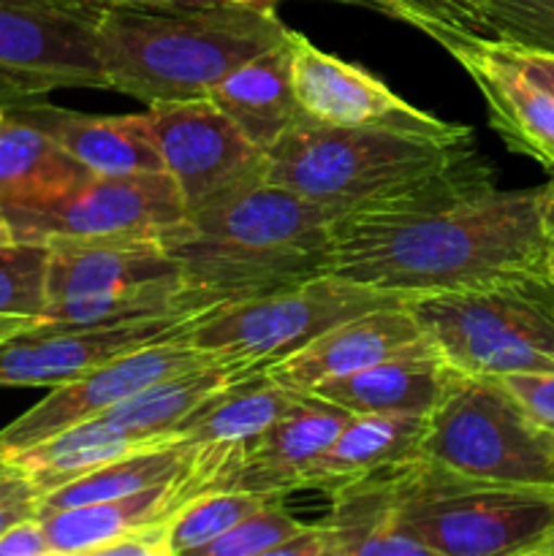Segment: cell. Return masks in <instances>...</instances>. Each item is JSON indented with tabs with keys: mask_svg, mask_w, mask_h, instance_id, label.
Instances as JSON below:
<instances>
[{
	"mask_svg": "<svg viewBox=\"0 0 554 556\" xmlns=\"http://www.w3.org/2000/svg\"><path fill=\"white\" fill-rule=\"evenodd\" d=\"M554 226V177L543 188L498 185L331 220L326 275L358 282L405 302L470 291L519 275L546 271Z\"/></svg>",
	"mask_w": 554,
	"mask_h": 556,
	"instance_id": "cell-1",
	"label": "cell"
},
{
	"mask_svg": "<svg viewBox=\"0 0 554 556\" xmlns=\"http://www.w3.org/2000/svg\"><path fill=\"white\" fill-rule=\"evenodd\" d=\"M266 182L335 217L451 199L494 185V172L465 139H429L394 128H348L299 119L269 152Z\"/></svg>",
	"mask_w": 554,
	"mask_h": 556,
	"instance_id": "cell-2",
	"label": "cell"
},
{
	"mask_svg": "<svg viewBox=\"0 0 554 556\" xmlns=\"http://www.w3.org/2000/svg\"><path fill=\"white\" fill-rule=\"evenodd\" d=\"M335 212L261 182L158 233L182 286L206 309L326 275Z\"/></svg>",
	"mask_w": 554,
	"mask_h": 556,
	"instance_id": "cell-3",
	"label": "cell"
},
{
	"mask_svg": "<svg viewBox=\"0 0 554 556\" xmlns=\"http://www.w3.org/2000/svg\"><path fill=\"white\" fill-rule=\"evenodd\" d=\"M286 38L288 27L272 3L112 5L98 25V58L109 90L150 106L210 98L234 68Z\"/></svg>",
	"mask_w": 554,
	"mask_h": 556,
	"instance_id": "cell-4",
	"label": "cell"
},
{
	"mask_svg": "<svg viewBox=\"0 0 554 556\" xmlns=\"http://www.w3.org/2000/svg\"><path fill=\"white\" fill-rule=\"evenodd\" d=\"M400 525L432 556H554V486H492L421 456L396 470Z\"/></svg>",
	"mask_w": 554,
	"mask_h": 556,
	"instance_id": "cell-5",
	"label": "cell"
},
{
	"mask_svg": "<svg viewBox=\"0 0 554 556\" xmlns=\"http://www.w3.org/2000/svg\"><path fill=\"white\" fill-rule=\"evenodd\" d=\"M429 345L467 375L554 372V277L519 275L405 302Z\"/></svg>",
	"mask_w": 554,
	"mask_h": 556,
	"instance_id": "cell-6",
	"label": "cell"
},
{
	"mask_svg": "<svg viewBox=\"0 0 554 556\" xmlns=\"http://www.w3.org/2000/svg\"><path fill=\"white\" fill-rule=\"evenodd\" d=\"M418 456L438 470L492 486H554V456L538 427L494 375L451 367L424 418Z\"/></svg>",
	"mask_w": 554,
	"mask_h": 556,
	"instance_id": "cell-7",
	"label": "cell"
},
{
	"mask_svg": "<svg viewBox=\"0 0 554 556\" xmlns=\"http://www.w3.org/2000/svg\"><path fill=\"white\" fill-rule=\"evenodd\" d=\"M405 299L335 275H318L264 296L221 304L196 315L185 340L212 362L255 372L302 351L331 326Z\"/></svg>",
	"mask_w": 554,
	"mask_h": 556,
	"instance_id": "cell-8",
	"label": "cell"
},
{
	"mask_svg": "<svg viewBox=\"0 0 554 556\" xmlns=\"http://www.w3.org/2000/svg\"><path fill=\"white\" fill-rule=\"evenodd\" d=\"M101 0H0V106L68 87L109 90Z\"/></svg>",
	"mask_w": 554,
	"mask_h": 556,
	"instance_id": "cell-9",
	"label": "cell"
},
{
	"mask_svg": "<svg viewBox=\"0 0 554 556\" xmlns=\"http://www.w3.org/2000/svg\"><path fill=\"white\" fill-rule=\"evenodd\" d=\"M130 117L158 150L163 172L177 182L185 215L266 182L269 155L210 98L150 103Z\"/></svg>",
	"mask_w": 554,
	"mask_h": 556,
	"instance_id": "cell-10",
	"label": "cell"
},
{
	"mask_svg": "<svg viewBox=\"0 0 554 556\" xmlns=\"http://www.w3.org/2000/svg\"><path fill=\"white\" fill-rule=\"evenodd\" d=\"M16 242L49 244L123 233H161L185 217L168 172L87 174L74 188L36 204L3 206Z\"/></svg>",
	"mask_w": 554,
	"mask_h": 556,
	"instance_id": "cell-11",
	"label": "cell"
},
{
	"mask_svg": "<svg viewBox=\"0 0 554 556\" xmlns=\"http://www.w3.org/2000/svg\"><path fill=\"white\" fill-rule=\"evenodd\" d=\"M204 364L217 362L190 345L182 334L119 353L92 372L71 383L54 386L38 405L0 429V451L16 454L22 448H30L58 434L60 429L103 416L114 405L130 400L158 380L204 367Z\"/></svg>",
	"mask_w": 554,
	"mask_h": 556,
	"instance_id": "cell-12",
	"label": "cell"
},
{
	"mask_svg": "<svg viewBox=\"0 0 554 556\" xmlns=\"http://www.w3.org/2000/svg\"><path fill=\"white\" fill-rule=\"evenodd\" d=\"M291 71L302 119L348 128H394L429 139H465L473 128L435 117L411 106L386 81L358 65L315 47L307 36L291 30Z\"/></svg>",
	"mask_w": 554,
	"mask_h": 556,
	"instance_id": "cell-13",
	"label": "cell"
},
{
	"mask_svg": "<svg viewBox=\"0 0 554 556\" xmlns=\"http://www.w3.org/2000/svg\"><path fill=\"white\" fill-rule=\"evenodd\" d=\"M193 318L172 315L96 329L33 326L0 340V389H54L71 383L119 353L182 334Z\"/></svg>",
	"mask_w": 554,
	"mask_h": 556,
	"instance_id": "cell-14",
	"label": "cell"
},
{
	"mask_svg": "<svg viewBox=\"0 0 554 556\" xmlns=\"http://www.w3.org/2000/svg\"><path fill=\"white\" fill-rule=\"evenodd\" d=\"M481 92L489 125L511 152L530 157L554 177V92L525 74L494 38L445 43Z\"/></svg>",
	"mask_w": 554,
	"mask_h": 556,
	"instance_id": "cell-15",
	"label": "cell"
},
{
	"mask_svg": "<svg viewBox=\"0 0 554 556\" xmlns=\"http://www.w3.org/2000/svg\"><path fill=\"white\" fill-rule=\"evenodd\" d=\"M424 348H432L424 329L405 304H396V307H380L331 326L313 342H307L302 351L272 364L264 372L275 383L307 394L315 386L348 378L386 358L424 351Z\"/></svg>",
	"mask_w": 554,
	"mask_h": 556,
	"instance_id": "cell-16",
	"label": "cell"
},
{
	"mask_svg": "<svg viewBox=\"0 0 554 556\" xmlns=\"http://www.w3.org/2000/svg\"><path fill=\"white\" fill-rule=\"evenodd\" d=\"M351 416V410L335 402L302 394L291 410L244 445L231 467L228 489H244L277 500L299 492L304 489L307 472L335 443Z\"/></svg>",
	"mask_w": 554,
	"mask_h": 556,
	"instance_id": "cell-17",
	"label": "cell"
},
{
	"mask_svg": "<svg viewBox=\"0 0 554 556\" xmlns=\"http://www.w3.org/2000/svg\"><path fill=\"white\" fill-rule=\"evenodd\" d=\"M47 250L49 302L179 280L177 264L168 258L158 233L63 239L49 242Z\"/></svg>",
	"mask_w": 554,
	"mask_h": 556,
	"instance_id": "cell-18",
	"label": "cell"
},
{
	"mask_svg": "<svg viewBox=\"0 0 554 556\" xmlns=\"http://www.w3.org/2000/svg\"><path fill=\"white\" fill-rule=\"evenodd\" d=\"M3 109L41 128L65 155L90 174L163 172L161 155L130 114L96 117L38 98L14 101Z\"/></svg>",
	"mask_w": 554,
	"mask_h": 556,
	"instance_id": "cell-19",
	"label": "cell"
},
{
	"mask_svg": "<svg viewBox=\"0 0 554 556\" xmlns=\"http://www.w3.org/2000/svg\"><path fill=\"white\" fill-rule=\"evenodd\" d=\"M210 101L255 147L269 152L302 119L293 92L291 30L282 43L234 68L210 92Z\"/></svg>",
	"mask_w": 554,
	"mask_h": 556,
	"instance_id": "cell-20",
	"label": "cell"
},
{
	"mask_svg": "<svg viewBox=\"0 0 554 556\" xmlns=\"http://www.w3.org/2000/svg\"><path fill=\"white\" fill-rule=\"evenodd\" d=\"M424 418L427 416L411 413H353L307 472L304 489L331 494L335 489L407 465L418 456Z\"/></svg>",
	"mask_w": 554,
	"mask_h": 556,
	"instance_id": "cell-21",
	"label": "cell"
},
{
	"mask_svg": "<svg viewBox=\"0 0 554 556\" xmlns=\"http://www.w3.org/2000/svg\"><path fill=\"white\" fill-rule=\"evenodd\" d=\"M396 470L364 478L329 494L331 514L320 521L329 556H432L400 525Z\"/></svg>",
	"mask_w": 554,
	"mask_h": 556,
	"instance_id": "cell-22",
	"label": "cell"
},
{
	"mask_svg": "<svg viewBox=\"0 0 554 556\" xmlns=\"http://www.w3.org/2000/svg\"><path fill=\"white\" fill-rule=\"evenodd\" d=\"M451 367L435 348L402 353L348 378L315 386L307 394L329 400L351 413H411L427 416L438 402Z\"/></svg>",
	"mask_w": 554,
	"mask_h": 556,
	"instance_id": "cell-23",
	"label": "cell"
},
{
	"mask_svg": "<svg viewBox=\"0 0 554 556\" xmlns=\"http://www.w3.org/2000/svg\"><path fill=\"white\" fill-rule=\"evenodd\" d=\"M299 391L275 383L264 369L242 375L204 402L182 427L179 443L190 448H217L242 454L244 445L269 429L286 410L299 402Z\"/></svg>",
	"mask_w": 554,
	"mask_h": 556,
	"instance_id": "cell-24",
	"label": "cell"
},
{
	"mask_svg": "<svg viewBox=\"0 0 554 556\" xmlns=\"http://www.w3.org/2000/svg\"><path fill=\"white\" fill-rule=\"evenodd\" d=\"M177 438H150V434L128 432L106 418H87L74 427L60 429L41 443L9 454L20 470H25L38 483L43 494L98 470L114 459L134 454V451L152 448Z\"/></svg>",
	"mask_w": 554,
	"mask_h": 556,
	"instance_id": "cell-25",
	"label": "cell"
},
{
	"mask_svg": "<svg viewBox=\"0 0 554 556\" xmlns=\"http://www.w3.org/2000/svg\"><path fill=\"white\" fill-rule=\"evenodd\" d=\"M87 174L41 128L5 112L0 128V210L54 199Z\"/></svg>",
	"mask_w": 554,
	"mask_h": 556,
	"instance_id": "cell-26",
	"label": "cell"
},
{
	"mask_svg": "<svg viewBox=\"0 0 554 556\" xmlns=\"http://www.w3.org/2000/svg\"><path fill=\"white\" fill-rule=\"evenodd\" d=\"M248 369L237 364H204L188 372L172 375L166 380L147 386L130 400L119 402L101 418L128 429V432L150 434V438H177V429L204 405L210 396L231 386Z\"/></svg>",
	"mask_w": 554,
	"mask_h": 556,
	"instance_id": "cell-27",
	"label": "cell"
},
{
	"mask_svg": "<svg viewBox=\"0 0 554 556\" xmlns=\"http://www.w3.org/2000/svg\"><path fill=\"white\" fill-rule=\"evenodd\" d=\"M199 313H206V307L182 286V280H168L98 293V296L49 302L36 326L41 329H96V326L136 324V320Z\"/></svg>",
	"mask_w": 554,
	"mask_h": 556,
	"instance_id": "cell-28",
	"label": "cell"
},
{
	"mask_svg": "<svg viewBox=\"0 0 554 556\" xmlns=\"http://www.w3.org/2000/svg\"><path fill=\"white\" fill-rule=\"evenodd\" d=\"M190 456H193V448L179 443V440H168V443L152 445V448L134 451V454L123 456V459L109 462V465L98 467V470L43 494L41 516L52 514V510L74 508V505L103 503V500L128 497V494L161 486V483L172 481L174 476L185 470Z\"/></svg>",
	"mask_w": 554,
	"mask_h": 556,
	"instance_id": "cell-29",
	"label": "cell"
},
{
	"mask_svg": "<svg viewBox=\"0 0 554 556\" xmlns=\"http://www.w3.org/2000/svg\"><path fill=\"white\" fill-rule=\"evenodd\" d=\"M269 500L266 494L244 492V489H210V492L196 494L190 503H185L168 525V543L172 556L199 554L206 543L221 538L239 521L248 519L259 508H264Z\"/></svg>",
	"mask_w": 554,
	"mask_h": 556,
	"instance_id": "cell-30",
	"label": "cell"
},
{
	"mask_svg": "<svg viewBox=\"0 0 554 556\" xmlns=\"http://www.w3.org/2000/svg\"><path fill=\"white\" fill-rule=\"evenodd\" d=\"M416 27L445 47L449 41L487 36L478 0H342ZM489 38V36H487Z\"/></svg>",
	"mask_w": 554,
	"mask_h": 556,
	"instance_id": "cell-31",
	"label": "cell"
},
{
	"mask_svg": "<svg viewBox=\"0 0 554 556\" xmlns=\"http://www.w3.org/2000/svg\"><path fill=\"white\" fill-rule=\"evenodd\" d=\"M47 244L16 242L0 250V318L38 324L47 309Z\"/></svg>",
	"mask_w": 554,
	"mask_h": 556,
	"instance_id": "cell-32",
	"label": "cell"
},
{
	"mask_svg": "<svg viewBox=\"0 0 554 556\" xmlns=\"http://www.w3.org/2000/svg\"><path fill=\"white\" fill-rule=\"evenodd\" d=\"M481 16L494 41L554 54V0H481Z\"/></svg>",
	"mask_w": 554,
	"mask_h": 556,
	"instance_id": "cell-33",
	"label": "cell"
},
{
	"mask_svg": "<svg viewBox=\"0 0 554 556\" xmlns=\"http://www.w3.org/2000/svg\"><path fill=\"white\" fill-rule=\"evenodd\" d=\"M304 521L286 514L280 500H269L264 508L250 514L221 538L206 543L201 556H272L286 541L304 530Z\"/></svg>",
	"mask_w": 554,
	"mask_h": 556,
	"instance_id": "cell-34",
	"label": "cell"
},
{
	"mask_svg": "<svg viewBox=\"0 0 554 556\" xmlns=\"http://www.w3.org/2000/svg\"><path fill=\"white\" fill-rule=\"evenodd\" d=\"M43 492L25 470L11 462L0 470V535L25 519L41 516Z\"/></svg>",
	"mask_w": 554,
	"mask_h": 556,
	"instance_id": "cell-35",
	"label": "cell"
},
{
	"mask_svg": "<svg viewBox=\"0 0 554 556\" xmlns=\"http://www.w3.org/2000/svg\"><path fill=\"white\" fill-rule=\"evenodd\" d=\"M500 380L538 427L554 432V372H514Z\"/></svg>",
	"mask_w": 554,
	"mask_h": 556,
	"instance_id": "cell-36",
	"label": "cell"
},
{
	"mask_svg": "<svg viewBox=\"0 0 554 556\" xmlns=\"http://www.w3.org/2000/svg\"><path fill=\"white\" fill-rule=\"evenodd\" d=\"M168 525H172V519L139 527L109 548H103L101 556H172Z\"/></svg>",
	"mask_w": 554,
	"mask_h": 556,
	"instance_id": "cell-37",
	"label": "cell"
},
{
	"mask_svg": "<svg viewBox=\"0 0 554 556\" xmlns=\"http://www.w3.org/2000/svg\"><path fill=\"white\" fill-rule=\"evenodd\" d=\"M0 556H52L41 516L25 519L0 535Z\"/></svg>",
	"mask_w": 554,
	"mask_h": 556,
	"instance_id": "cell-38",
	"label": "cell"
},
{
	"mask_svg": "<svg viewBox=\"0 0 554 556\" xmlns=\"http://www.w3.org/2000/svg\"><path fill=\"white\" fill-rule=\"evenodd\" d=\"M500 43V41H498ZM500 47L508 52V58L525 71L530 79H536L538 85H543L546 90L554 92V54H543V52H527V49H516L508 47V43H500Z\"/></svg>",
	"mask_w": 554,
	"mask_h": 556,
	"instance_id": "cell-39",
	"label": "cell"
},
{
	"mask_svg": "<svg viewBox=\"0 0 554 556\" xmlns=\"http://www.w3.org/2000/svg\"><path fill=\"white\" fill-rule=\"evenodd\" d=\"M103 5H125V9H174V5H204L217 0H101Z\"/></svg>",
	"mask_w": 554,
	"mask_h": 556,
	"instance_id": "cell-40",
	"label": "cell"
},
{
	"mask_svg": "<svg viewBox=\"0 0 554 556\" xmlns=\"http://www.w3.org/2000/svg\"><path fill=\"white\" fill-rule=\"evenodd\" d=\"M36 324L30 320H16V318H0V337H11V334H20V331L33 329Z\"/></svg>",
	"mask_w": 554,
	"mask_h": 556,
	"instance_id": "cell-41",
	"label": "cell"
},
{
	"mask_svg": "<svg viewBox=\"0 0 554 556\" xmlns=\"http://www.w3.org/2000/svg\"><path fill=\"white\" fill-rule=\"evenodd\" d=\"M11 244H16V237H14V231H11L9 220H5V217L0 215V250L11 248Z\"/></svg>",
	"mask_w": 554,
	"mask_h": 556,
	"instance_id": "cell-42",
	"label": "cell"
},
{
	"mask_svg": "<svg viewBox=\"0 0 554 556\" xmlns=\"http://www.w3.org/2000/svg\"><path fill=\"white\" fill-rule=\"evenodd\" d=\"M543 266H546V275L554 277V226L552 231H549V242H546V261H543Z\"/></svg>",
	"mask_w": 554,
	"mask_h": 556,
	"instance_id": "cell-43",
	"label": "cell"
},
{
	"mask_svg": "<svg viewBox=\"0 0 554 556\" xmlns=\"http://www.w3.org/2000/svg\"><path fill=\"white\" fill-rule=\"evenodd\" d=\"M231 3H272V0H231Z\"/></svg>",
	"mask_w": 554,
	"mask_h": 556,
	"instance_id": "cell-44",
	"label": "cell"
},
{
	"mask_svg": "<svg viewBox=\"0 0 554 556\" xmlns=\"http://www.w3.org/2000/svg\"><path fill=\"white\" fill-rule=\"evenodd\" d=\"M546 438H549V448H552V456H554V432H546Z\"/></svg>",
	"mask_w": 554,
	"mask_h": 556,
	"instance_id": "cell-45",
	"label": "cell"
},
{
	"mask_svg": "<svg viewBox=\"0 0 554 556\" xmlns=\"http://www.w3.org/2000/svg\"><path fill=\"white\" fill-rule=\"evenodd\" d=\"M3 119H5V109L0 106V128H3Z\"/></svg>",
	"mask_w": 554,
	"mask_h": 556,
	"instance_id": "cell-46",
	"label": "cell"
},
{
	"mask_svg": "<svg viewBox=\"0 0 554 556\" xmlns=\"http://www.w3.org/2000/svg\"><path fill=\"white\" fill-rule=\"evenodd\" d=\"M0 340H3V337H0Z\"/></svg>",
	"mask_w": 554,
	"mask_h": 556,
	"instance_id": "cell-47",
	"label": "cell"
},
{
	"mask_svg": "<svg viewBox=\"0 0 554 556\" xmlns=\"http://www.w3.org/2000/svg\"><path fill=\"white\" fill-rule=\"evenodd\" d=\"M478 3H481V0H478Z\"/></svg>",
	"mask_w": 554,
	"mask_h": 556,
	"instance_id": "cell-48",
	"label": "cell"
}]
</instances>
